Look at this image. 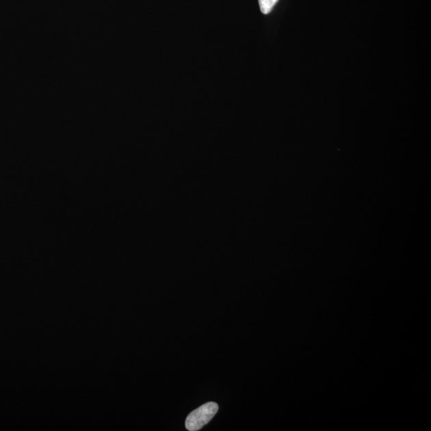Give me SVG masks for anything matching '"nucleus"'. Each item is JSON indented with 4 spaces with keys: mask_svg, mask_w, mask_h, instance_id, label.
Segmentation results:
<instances>
[{
    "mask_svg": "<svg viewBox=\"0 0 431 431\" xmlns=\"http://www.w3.org/2000/svg\"><path fill=\"white\" fill-rule=\"evenodd\" d=\"M219 407L216 402H209L196 409L187 417L185 428L190 431H196L207 425L218 413Z\"/></svg>",
    "mask_w": 431,
    "mask_h": 431,
    "instance_id": "nucleus-1",
    "label": "nucleus"
},
{
    "mask_svg": "<svg viewBox=\"0 0 431 431\" xmlns=\"http://www.w3.org/2000/svg\"><path fill=\"white\" fill-rule=\"evenodd\" d=\"M278 1L279 0H259L261 12L265 14L270 13Z\"/></svg>",
    "mask_w": 431,
    "mask_h": 431,
    "instance_id": "nucleus-2",
    "label": "nucleus"
}]
</instances>
